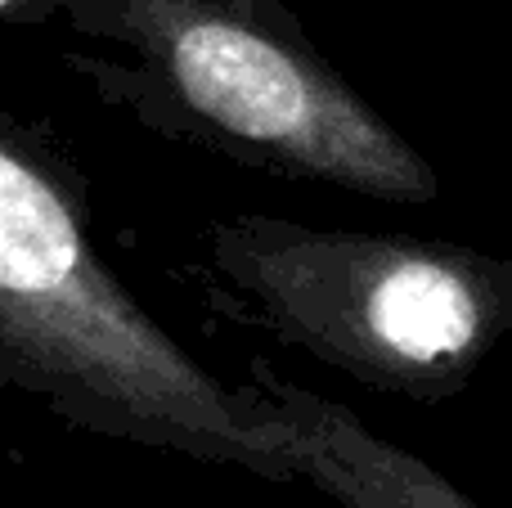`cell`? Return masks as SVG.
<instances>
[{
	"label": "cell",
	"instance_id": "1",
	"mask_svg": "<svg viewBox=\"0 0 512 508\" xmlns=\"http://www.w3.org/2000/svg\"><path fill=\"white\" fill-rule=\"evenodd\" d=\"M0 378L185 455L292 473L252 387H225L108 275L59 180L0 140Z\"/></svg>",
	"mask_w": 512,
	"mask_h": 508
},
{
	"label": "cell",
	"instance_id": "2",
	"mask_svg": "<svg viewBox=\"0 0 512 508\" xmlns=\"http://www.w3.org/2000/svg\"><path fill=\"white\" fill-rule=\"evenodd\" d=\"M207 266L274 338L418 401L459 392L512 329V266L454 243L230 216Z\"/></svg>",
	"mask_w": 512,
	"mask_h": 508
},
{
	"label": "cell",
	"instance_id": "3",
	"mask_svg": "<svg viewBox=\"0 0 512 508\" xmlns=\"http://www.w3.org/2000/svg\"><path fill=\"white\" fill-rule=\"evenodd\" d=\"M131 32L171 99L221 144L292 176L391 203H427L436 176L333 68L216 0H131Z\"/></svg>",
	"mask_w": 512,
	"mask_h": 508
},
{
	"label": "cell",
	"instance_id": "4",
	"mask_svg": "<svg viewBox=\"0 0 512 508\" xmlns=\"http://www.w3.org/2000/svg\"><path fill=\"white\" fill-rule=\"evenodd\" d=\"M252 396L279 428L292 464L315 468V477L355 495L369 508H468L450 486H441L423 464L396 455L373 441L346 410L274 378L265 365H252Z\"/></svg>",
	"mask_w": 512,
	"mask_h": 508
},
{
	"label": "cell",
	"instance_id": "5",
	"mask_svg": "<svg viewBox=\"0 0 512 508\" xmlns=\"http://www.w3.org/2000/svg\"><path fill=\"white\" fill-rule=\"evenodd\" d=\"M5 5H14V0H0V9H5Z\"/></svg>",
	"mask_w": 512,
	"mask_h": 508
}]
</instances>
